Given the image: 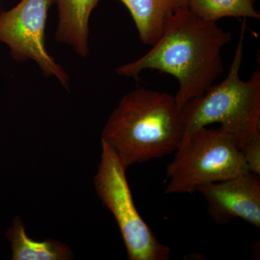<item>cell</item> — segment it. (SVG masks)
I'll list each match as a JSON object with an SVG mask.
<instances>
[{"label": "cell", "mask_w": 260, "mask_h": 260, "mask_svg": "<svg viewBox=\"0 0 260 260\" xmlns=\"http://www.w3.org/2000/svg\"><path fill=\"white\" fill-rule=\"evenodd\" d=\"M232 34L217 23L200 18L189 8L169 18L161 37L138 60L121 65L116 73L135 80L145 70L168 73L177 79L178 107L201 96L224 73L222 49Z\"/></svg>", "instance_id": "1"}, {"label": "cell", "mask_w": 260, "mask_h": 260, "mask_svg": "<svg viewBox=\"0 0 260 260\" xmlns=\"http://www.w3.org/2000/svg\"><path fill=\"white\" fill-rule=\"evenodd\" d=\"M184 132L174 95L139 88L121 98L103 129L102 142L126 169L176 152Z\"/></svg>", "instance_id": "2"}, {"label": "cell", "mask_w": 260, "mask_h": 260, "mask_svg": "<svg viewBox=\"0 0 260 260\" xmlns=\"http://www.w3.org/2000/svg\"><path fill=\"white\" fill-rule=\"evenodd\" d=\"M243 19L240 37L226 78L181 109L185 128L183 141L197 130L214 123L220 124L222 129L234 137L240 150L260 138L259 70L254 72L246 81L240 78L246 29V18Z\"/></svg>", "instance_id": "3"}, {"label": "cell", "mask_w": 260, "mask_h": 260, "mask_svg": "<svg viewBox=\"0 0 260 260\" xmlns=\"http://www.w3.org/2000/svg\"><path fill=\"white\" fill-rule=\"evenodd\" d=\"M249 172L232 135L219 127L195 131L183 141L167 169L165 194H191L201 186Z\"/></svg>", "instance_id": "4"}, {"label": "cell", "mask_w": 260, "mask_h": 260, "mask_svg": "<svg viewBox=\"0 0 260 260\" xmlns=\"http://www.w3.org/2000/svg\"><path fill=\"white\" fill-rule=\"evenodd\" d=\"M102 157L95 179L98 196L114 215L130 260H168L172 249L161 244L138 213L125 168L102 142Z\"/></svg>", "instance_id": "5"}, {"label": "cell", "mask_w": 260, "mask_h": 260, "mask_svg": "<svg viewBox=\"0 0 260 260\" xmlns=\"http://www.w3.org/2000/svg\"><path fill=\"white\" fill-rule=\"evenodd\" d=\"M56 2L21 0L12 9L0 12V43L10 48L15 61H35L44 76L55 77L69 90V75L49 54L45 46L48 12Z\"/></svg>", "instance_id": "6"}, {"label": "cell", "mask_w": 260, "mask_h": 260, "mask_svg": "<svg viewBox=\"0 0 260 260\" xmlns=\"http://www.w3.org/2000/svg\"><path fill=\"white\" fill-rule=\"evenodd\" d=\"M210 217L219 225L241 218L260 228V175L248 172L198 189Z\"/></svg>", "instance_id": "7"}, {"label": "cell", "mask_w": 260, "mask_h": 260, "mask_svg": "<svg viewBox=\"0 0 260 260\" xmlns=\"http://www.w3.org/2000/svg\"><path fill=\"white\" fill-rule=\"evenodd\" d=\"M101 0H56L58 25L55 39L73 48L75 52L85 57L89 49V20Z\"/></svg>", "instance_id": "8"}, {"label": "cell", "mask_w": 260, "mask_h": 260, "mask_svg": "<svg viewBox=\"0 0 260 260\" xmlns=\"http://www.w3.org/2000/svg\"><path fill=\"white\" fill-rule=\"evenodd\" d=\"M134 20L141 42L153 46L161 37L166 23L189 0H119Z\"/></svg>", "instance_id": "9"}, {"label": "cell", "mask_w": 260, "mask_h": 260, "mask_svg": "<svg viewBox=\"0 0 260 260\" xmlns=\"http://www.w3.org/2000/svg\"><path fill=\"white\" fill-rule=\"evenodd\" d=\"M13 260H66L73 259L68 246L52 239L37 241L29 238L23 221L17 217L7 232Z\"/></svg>", "instance_id": "10"}, {"label": "cell", "mask_w": 260, "mask_h": 260, "mask_svg": "<svg viewBox=\"0 0 260 260\" xmlns=\"http://www.w3.org/2000/svg\"><path fill=\"white\" fill-rule=\"evenodd\" d=\"M256 0H189L188 8L200 18L217 22L224 18L260 19Z\"/></svg>", "instance_id": "11"}, {"label": "cell", "mask_w": 260, "mask_h": 260, "mask_svg": "<svg viewBox=\"0 0 260 260\" xmlns=\"http://www.w3.org/2000/svg\"><path fill=\"white\" fill-rule=\"evenodd\" d=\"M241 151L248 171L260 175V138L246 145Z\"/></svg>", "instance_id": "12"}]
</instances>
